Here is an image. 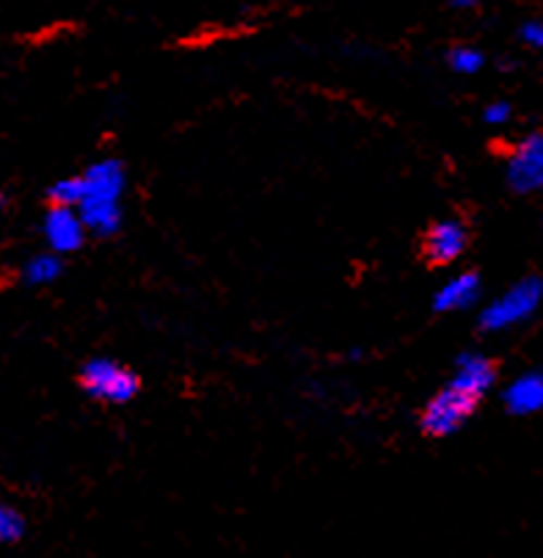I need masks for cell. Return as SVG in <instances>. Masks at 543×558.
I'll use <instances>...</instances> for the list:
<instances>
[{"instance_id":"obj_1","label":"cell","mask_w":543,"mask_h":558,"mask_svg":"<svg viewBox=\"0 0 543 558\" xmlns=\"http://www.w3.org/2000/svg\"><path fill=\"white\" fill-rule=\"evenodd\" d=\"M543 302V279H521L519 286L510 288L508 293L491 302L489 307L480 315V324H483L489 332H503V329L516 327V324L527 322Z\"/></svg>"},{"instance_id":"obj_2","label":"cell","mask_w":543,"mask_h":558,"mask_svg":"<svg viewBox=\"0 0 543 558\" xmlns=\"http://www.w3.org/2000/svg\"><path fill=\"white\" fill-rule=\"evenodd\" d=\"M81 381L91 398L111 401V404H124V401H131L138 392L136 374L111 363V360H95V363L86 365Z\"/></svg>"},{"instance_id":"obj_3","label":"cell","mask_w":543,"mask_h":558,"mask_svg":"<svg viewBox=\"0 0 543 558\" xmlns=\"http://www.w3.org/2000/svg\"><path fill=\"white\" fill-rule=\"evenodd\" d=\"M478 401L467 392L455 390V387H444L431 404H428L425 415H422V428H425L431 437H447L455 434L458 428L467 423V417L472 415Z\"/></svg>"},{"instance_id":"obj_4","label":"cell","mask_w":543,"mask_h":558,"mask_svg":"<svg viewBox=\"0 0 543 558\" xmlns=\"http://www.w3.org/2000/svg\"><path fill=\"white\" fill-rule=\"evenodd\" d=\"M508 183L519 194L543 191V133H532L514 149L508 161Z\"/></svg>"},{"instance_id":"obj_5","label":"cell","mask_w":543,"mask_h":558,"mask_svg":"<svg viewBox=\"0 0 543 558\" xmlns=\"http://www.w3.org/2000/svg\"><path fill=\"white\" fill-rule=\"evenodd\" d=\"M86 225H83L77 208H61V205H53V210L45 219V238H48L50 252L55 255H70V252H77L86 241Z\"/></svg>"},{"instance_id":"obj_6","label":"cell","mask_w":543,"mask_h":558,"mask_svg":"<svg viewBox=\"0 0 543 558\" xmlns=\"http://www.w3.org/2000/svg\"><path fill=\"white\" fill-rule=\"evenodd\" d=\"M464 250H467V230L458 221H439L425 238V255L436 266L458 260Z\"/></svg>"},{"instance_id":"obj_7","label":"cell","mask_w":543,"mask_h":558,"mask_svg":"<svg viewBox=\"0 0 543 558\" xmlns=\"http://www.w3.org/2000/svg\"><path fill=\"white\" fill-rule=\"evenodd\" d=\"M491 385H494V365L480 354H464L461 360H458L453 381H449V387L467 392L474 401H480V398L489 392Z\"/></svg>"},{"instance_id":"obj_8","label":"cell","mask_w":543,"mask_h":558,"mask_svg":"<svg viewBox=\"0 0 543 558\" xmlns=\"http://www.w3.org/2000/svg\"><path fill=\"white\" fill-rule=\"evenodd\" d=\"M77 214H81L83 225L91 235H113L122 225V208H119V199H100V196H83L81 205H77Z\"/></svg>"},{"instance_id":"obj_9","label":"cell","mask_w":543,"mask_h":558,"mask_svg":"<svg viewBox=\"0 0 543 558\" xmlns=\"http://www.w3.org/2000/svg\"><path fill=\"white\" fill-rule=\"evenodd\" d=\"M505 404L514 415H535L543 410V371L519 376L505 392Z\"/></svg>"},{"instance_id":"obj_10","label":"cell","mask_w":543,"mask_h":558,"mask_svg":"<svg viewBox=\"0 0 543 558\" xmlns=\"http://www.w3.org/2000/svg\"><path fill=\"white\" fill-rule=\"evenodd\" d=\"M480 296V279L474 274H458V277L447 279L442 288H439L436 299V310L442 313H453V310H467L478 302Z\"/></svg>"},{"instance_id":"obj_11","label":"cell","mask_w":543,"mask_h":558,"mask_svg":"<svg viewBox=\"0 0 543 558\" xmlns=\"http://www.w3.org/2000/svg\"><path fill=\"white\" fill-rule=\"evenodd\" d=\"M86 194L83 196H100V199H122L124 191V169L119 161H100L86 172L83 178Z\"/></svg>"},{"instance_id":"obj_12","label":"cell","mask_w":543,"mask_h":558,"mask_svg":"<svg viewBox=\"0 0 543 558\" xmlns=\"http://www.w3.org/2000/svg\"><path fill=\"white\" fill-rule=\"evenodd\" d=\"M61 274V260L53 255H39L25 266V279L30 286H50L53 279H59Z\"/></svg>"},{"instance_id":"obj_13","label":"cell","mask_w":543,"mask_h":558,"mask_svg":"<svg viewBox=\"0 0 543 558\" xmlns=\"http://www.w3.org/2000/svg\"><path fill=\"white\" fill-rule=\"evenodd\" d=\"M86 194V185H83V178H66L59 180V183L50 189V199L53 205H61V208H77Z\"/></svg>"},{"instance_id":"obj_14","label":"cell","mask_w":543,"mask_h":558,"mask_svg":"<svg viewBox=\"0 0 543 558\" xmlns=\"http://www.w3.org/2000/svg\"><path fill=\"white\" fill-rule=\"evenodd\" d=\"M25 520L9 506H0V545H14L23 539Z\"/></svg>"},{"instance_id":"obj_15","label":"cell","mask_w":543,"mask_h":558,"mask_svg":"<svg viewBox=\"0 0 543 558\" xmlns=\"http://www.w3.org/2000/svg\"><path fill=\"white\" fill-rule=\"evenodd\" d=\"M449 66L461 75H474L483 66V53L474 48H455L449 53Z\"/></svg>"},{"instance_id":"obj_16","label":"cell","mask_w":543,"mask_h":558,"mask_svg":"<svg viewBox=\"0 0 543 558\" xmlns=\"http://www.w3.org/2000/svg\"><path fill=\"white\" fill-rule=\"evenodd\" d=\"M483 119L489 122V125H505L510 119V106L508 102H494V106L485 108Z\"/></svg>"},{"instance_id":"obj_17","label":"cell","mask_w":543,"mask_h":558,"mask_svg":"<svg viewBox=\"0 0 543 558\" xmlns=\"http://www.w3.org/2000/svg\"><path fill=\"white\" fill-rule=\"evenodd\" d=\"M521 39L532 48H543V23H527L521 28Z\"/></svg>"},{"instance_id":"obj_18","label":"cell","mask_w":543,"mask_h":558,"mask_svg":"<svg viewBox=\"0 0 543 558\" xmlns=\"http://www.w3.org/2000/svg\"><path fill=\"white\" fill-rule=\"evenodd\" d=\"M455 7L458 9H469V7H474V3H478V0H453Z\"/></svg>"}]
</instances>
